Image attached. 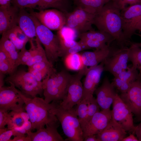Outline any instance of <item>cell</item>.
<instances>
[{
  "label": "cell",
  "instance_id": "cell-1",
  "mask_svg": "<svg viewBox=\"0 0 141 141\" xmlns=\"http://www.w3.org/2000/svg\"><path fill=\"white\" fill-rule=\"evenodd\" d=\"M122 9L116 1L108 2L95 14L93 24L99 31L112 36L119 46H128L132 42L127 40L123 34L121 15Z\"/></svg>",
  "mask_w": 141,
  "mask_h": 141
},
{
  "label": "cell",
  "instance_id": "cell-2",
  "mask_svg": "<svg viewBox=\"0 0 141 141\" xmlns=\"http://www.w3.org/2000/svg\"><path fill=\"white\" fill-rule=\"evenodd\" d=\"M20 95L25 103V109L28 114L32 125L33 130L45 127L46 125L59 122L55 115L50 110L54 106V102H46L42 98L28 97L20 91Z\"/></svg>",
  "mask_w": 141,
  "mask_h": 141
},
{
  "label": "cell",
  "instance_id": "cell-3",
  "mask_svg": "<svg viewBox=\"0 0 141 141\" xmlns=\"http://www.w3.org/2000/svg\"><path fill=\"white\" fill-rule=\"evenodd\" d=\"M73 75L65 70L48 76L43 81L44 99L50 103L53 101H61L67 93Z\"/></svg>",
  "mask_w": 141,
  "mask_h": 141
},
{
  "label": "cell",
  "instance_id": "cell-4",
  "mask_svg": "<svg viewBox=\"0 0 141 141\" xmlns=\"http://www.w3.org/2000/svg\"><path fill=\"white\" fill-rule=\"evenodd\" d=\"M55 101L50 112L60 122L63 133L70 141H83V132L75 109H64Z\"/></svg>",
  "mask_w": 141,
  "mask_h": 141
},
{
  "label": "cell",
  "instance_id": "cell-5",
  "mask_svg": "<svg viewBox=\"0 0 141 141\" xmlns=\"http://www.w3.org/2000/svg\"><path fill=\"white\" fill-rule=\"evenodd\" d=\"M31 15L35 25L37 36L44 47L48 59L53 64L61 57V48L60 38L57 34H54L51 30Z\"/></svg>",
  "mask_w": 141,
  "mask_h": 141
},
{
  "label": "cell",
  "instance_id": "cell-6",
  "mask_svg": "<svg viewBox=\"0 0 141 141\" xmlns=\"http://www.w3.org/2000/svg\"><path fill=\"white\" fill-rule=\"evenodd\" d=\"M5 81L13 84L22 92L33 98L38 95H41L43 92L42 81H37L28 71H15L7 77Z\"/></svg>",
  "mask_w": 141,
  "mask_h": 141
},
{
  "label": "cell",
  "instance_id": "cell-7",
  "mask_svg": "<svg viewBox=\"0 0 141 141\" xmlns=\"http://www.w3.org/2000/svg\"><path fill=\"white\" fill-rule=\"evenodd\" d=\"M88 68L85 66L76 74L73 75L68 86L67 93L59 105L65 109L72 108L81 100L83 94V86L81 80L87 73Z\"/></svg>",
  "mask_w": 141,
  "mask_h": 141
},
{
  "label": "cell",
  "instance_id": "cell-8",
  "mask_svg": "<svg viewBox=\"0 0 141 141\" xmlns=\"http://www.w3.org/2000/svg\"><path fill=\"white\" fill-rule=\"evenodd\" d=\"M0 87V109L6 112L24 111L25 103L20 91L13 84Z\"/></svg>",
  "mask_w": 141,
  "mask_h": 141
},
{
  "label": "cell",
  "instance_id": "cell-9",
  "mask_svg": "<svg viewBox=\"0 0 141 141\" xmlns=\"http://www.w3.org/2000/svg\"><path fill=\"white\" fill-rule=\"evenodd\" d=\"M129 47L120 46L116 44L113 53L104 61V71L115 77L126 70L129 61Z\"/></svg>",
  "mask_w": 141,
  "mask_h": 141
},
{
  "label": "cell",
  "instance_id": "cell-10",
  "mask_svg": "<svg viewBox=\"0 0 141 141\" xmlns=\"http://www.w3.org/2000/svg\"><path fill=\"white\" fill-rule=\"evenodd\" d=\"M95 15L77 7L65 15V26L73 29L78 34L94 30L92 25Z\"/></svg>",
  "mask_w": 141,
  "mask_h": 141
},
{
  "label": "cell",
  "instance_id": "cell-11",
  "mask_svg": "<svg viewBox=\"0 0 141 141\" xmlns=\"http://www.w3.org/2000/svg\"><path fill=\"white\" fill-rule=\"evenodd\" d=\"M121 15L124 36L127 40L131 42L130 39L141 20V2L125 7L121 10Z\"/></svg>",
  "mask_w": 141,
  "mask_h": 141
},
{
  "label": "cell",
  "instance_id": "cell-12",
  "mask_svg": "<svg viewBox=\"0 0 141 141\" xmlns=\"http://www.w3.org/2000/svg\"><path fill=\"white\" fill-rule=\"evenodd\" d=\"M112 118L113 120L126 131L135 134L132 113L118 94L113 103Z\"/></svg>",
  "mask_w": 141,
  "mask_h": 141
},
{
  "label": "cell",
  "instance_id": "cell-13",
  "mask_svg": "<svg viewBox=\"0 0 141 141\" xmlns=\"http://www.w3.org/2000/svg\"><path fill=\"white\" fill-rule=\"evenodd\" d=\"M120 97L135 116V120L141 121V75L131 84L127 91Z\"/></svg>",
  "mask_w": 141,
  "mask_h": 141
},
{
  "label": "cell",
  "instance_id": "cell-14",
  "mask_svg": "<svg viewBox=\"0 0 141 141\" xmlns=\"http://www.w3.org/2000/svg\"><path fill=\"white\" fill-rule=\"evenodd\" d=\"M30 13L51 30L58 31L65 26V15L56 9H43L38 12L32 10Z\"/></svg>",
  "mask_w": 141,
  "mask_h": 141
},
{
  "label": "cell",
  "instance_id": "cell-15",
  "mask_svg": "<svg viewBox=\"0 0 141 141\" xmlns=\"http://www.w3.org/2000/svg\"><path fill=\"white\" fill-rule=\"evenodd\" d=\"M112 118V110H104L98 111L81 127L83 137L96 135L102 132L107 127Z\"/></svg>",
  "mask_w": 141,
  "mask_h": 141
},
{
  "label": "cell",
  "instance_id": "cell-16",
  "mask_svg": "<svg viewBox=\"0 0 141 141\" xmlns=\"http://www.w3.org/2000/svg\"><path fill=\"white\" fill-rule=\"evenodd\" d=\"M104 65L103 61L96 66L88 68L83 85V91L81 100L87 101L93 97V95L104 71Z\"/></svg>",
  "mask_w": 141,
  "mask_h": 141
},
{
  "label": "cell",
  "instance_id": "cell-17",
  "mask_svg": "<svg viewBox=\"0 0 141 141\" xmlns=\"http://www.w3.org/2000/svg\"><path fill=\"white\" fill-rule=\"evenodd\" d=\"M94 93L101 110H110V107L118 94L115 87L107 77H105L102 85L97 88Z\"/></svg>",
  "mask_w": 141,
  "mask_h": 141
},
{
  "label": "cell",
  "instance_id": "cell-18",
  "mask_svg": "<svg viewBox=\"0 0 141 141\" xmlns=\"http://www.w3.org/2000/svg\"><path fill=\"white\" fill-rule=\"evenodd\" d=\"M58 126L59 122L47 124L46 128L39 129L35 132H29L27 134L31 141H64L57 131Z\"/></svg>",
  "mask_w": 141,
  "mask_h": 141
},
{
  "label": "cell",
  "instance_id": "cell-19",
  "mask_svg": "<svg viewBox=\"0 0 141 141\" xmlns=\"http://www.w3.org/2000/svg\"><path fill=\"white\" fill-rule=\"evenodd\" d=\"M115 47L110 44L106 48L83 52L81 54L85 66L90 68L97 65L113 53Z\"/></svg>",
  "mask_w": 141,
  "mask_h": 141
},
{
  "label": "cell",
  "instance_id": "cell-20",
  "mask_svg": "<svg viewBox=\"0 0 141 141\" xmlns=\"http://www.w3.org/2000/svg\"><path fill=\"white\" fill-rule=\"evenodd\" d=\"M19 9L13 5L0 7V33L2 34L18 25Z\"/></svg>",
  "mask_w": 141,
  "mask_h": 141
},
{
  "label": "cell",
  "instance_id": "cell-21",
  "mask_svg": "<svg viewBox=\"0 0 141 141\" xmlns=\"http://www.w3.org/2000/svg\"><path fill=\"white\" fill-rule=\"evenodd\" d=\"M127 133L112 118L103 130L96 135L99 141H122Z\"/></svg>",
  "mask_w": 141,
  "mask_h": 141
},
{
  "label": "cell",
  "instance_id": "cell-22",
  "mask_svg": "<svg viewBox=\"0 0 141 141\" xmlns=\"http://www.w3.org/2000/svg\"><path fill=\"white\" fill-rule=\"evenodd\" d=\"M17 25L30 39H34L37 36L36 26L32 15L25 9H19Z\"/></svg>",
  "mask_w": 141,
  "mask_h": 141
},
{
  "label": "cell",
  "instance_id": "cell-23",
  "mask_svg": "<svg viewBox=\"0 0 141 141\" xmlns=\"http://www.w3.org/2000/svg\"><path fill=\"white\" fill-rule=\"evenodd\" d=\"M33 39H30L29 41L31 48L32 49L33 54L30 60L25 64L30 67L36 63L48 60L47 57L45 50L42 47L41 44L37 36L34 39L36 43L35 45Z\"/></svg>",
  "mask_w": 141,
  "mask_h": 141
},
{
  "label": "cell",
  "instance_id": "cell-24",
  "mask_svg": "<svg viewBox=\"0 0 141 141\" xmlns=\"http://www.w3.org/2000/svg\"><path fill=\"white\" fill-rule=\"evenodd\" d=\"M115 0H73L77 7L95 14L108 2Z\"/></svg>",
  "mask_w": 141,
  "mask_h": 141
},
{
  "label": "cell",
  "instance_id": "cell-25",
  "mask_svg": "<svg viewBox=\"0 0 141 141\" xmlns=\"http://www.w3.org/2000/svg\"><path fill=\"white\" fill-rule=\"evenodd\" d=\"M78 37L80 40L90 39L96 40L110 45L115 40L114 38L109 33L94 30L88 31L80 34Z\"/></svg>",
  "mask_w": 141,
  "mask_h": 141
},
{
  "label": "cell",
  "instance_id": "cell-26",
  "mask_svg": "<svg viewBox=\"0 0 141 141\" xmlns=\"http://www.w3.org/2000/svg\"><path fill=\"white\" fill-rule=\"evenodd\" d=\"M0 41V48L2 49L14 62L17 68L19 52L13 44L3 34Z\"/></svg>",
  "mask_w": 141,
  "mask_h": 141
},
{
  "label": "cell",
  "instance_id": "cell-27",
  "mask_svg": "<svg viewBox=\"0 0 141 141\" xmlns=\"http://www.w3.org/2000/svg\"><path fill=\"white\" fill-rule=\"evenodd\" d=\"M64 63L68 69L78 71L85 67L81 55L79 53L70 54L64 57Z\"/></svg>",
  "mask_w": 141,
  "mask_h": 141
},
{
  "label": "cell",
  "instance_id": "cell-28",
  "mask_svg": "<svg viewBox=\"0 0 141 141\" xmlns=\"http://www.w3.org/2000/svg\"><path fill=\"white\" fill-rule=\"evenodd\" d=\"M17 68L4 51L0 48V72L4 74L11 75Z\"/></svg>",
  "mask_w": 141,
  "mask_h": 141
},
{
  "label": "cell",
  "instance_id": "cell-29",
  "mask_svg": "<svg viewBox=\"0 0 141 141\" xmlns=\"http://www.w3.org/2000/svg\"><path fill=\"white\" fill-rule=\"evenodd\" d=\"M129 60L141 74V48L132 43L129 47Z\"/></svg>",
  "mask_w": 141,
  "mask_h": 141
},
{
  "label": "cell",
  "instance_id": "cell-30",
  "mask_svg": "<svg viewBox=\"0 0 141 141\" xmlns=\"http://www.w3.org/2000/svg\"><path fill=\"white\" fill-rule=\"evenodd\" d=\"M11 3L19 9L28 8L36 9L39 10L44 9L41 0H11Z\"/></svg>",
  "mask_w": 141,
  "mask_h": 141
},
{
  "label": "cell",
  "instance_id": "cell-31",
  "mask_svg": "<svg viewBox=\"0 0 141 141\" xmlns=\"http://www.w3.org/2000/svg\"><path fill=\"white\" fill-rule=\"evenodd\" d=\"M31 68L39 71L44 79L57 72L53 64L48 60L36 63L30 66Z\"/></svg>",
  "mask_w": 141,
  "mask_h": 141
},
{
  "label": "cell",
  "instance_id": "cell-32",
  "mask_svg": "<svg viewBox=\"0 0 141 141\" xmlns=\"http://www.w3.org/2000/svg\"><path fill=\"white\" fill-rule=\"evenodd\" d=\"M141 75L138 70L132 66L131 67L128 66L126 70L122 71L117 76L124 81L132 83Z\"/></svg>",
  "mask_w": 141,
  "mask_h": 141
},
{
  "label": "cell",
  "instance_id": "cell-33",
  "mask_svg": "<svg viewBox=\"0 0 141 141\" xmlns=\"http://www.w3.org/2000/svg\"><path fill=\"white\" fill-rule=\"evenodd\" d=\"M11 112L12 116L7 124V128L9 129L18 130L22 127L25 121L20 115V112L13 111Z\"/></svg>",
  "mask_w": 141,
  "mask_h": 141
},
{
  "label": "cell",
  "instance_id": "cell-34",
  "mask_svg": "<svg viewBox=\"0 0 141 141\" xmlns=\"http://www.w3.org/2000/svg\"><path fill=\"white\" fill-rule=\"evenodd\" d=\"M75 109L81 127L86 119L87 112V105L86 101L83 99L77 105Z\"/></svg>",
  "mask_w": 141,
  "mask_h": 141
},
{
  "label": "cell",
  "instance_id": "cell-35",
  "mask_svg": "<svg viewBox=\"0 0 141 141\" xmlns=\"http://www.w3.org/2000/svg\"><path fill=\"white\" fill-rule=\"evenodd\" d=\"M87 105V115L86 119L83 125V127L97 112L100 111V107L96 99L93 97L92 98L86 101Z\"/></svg>",
  "mask_w": 141,
  "mask_h": 141
},
{
  "label": "cell",
  "instance_id": "cell-36",
  "mask_svg": "<svg viewBox=\"0 0 141 141\" xmlns=\"http://www.w3.org/2000/svg\"><path fill=\"white\" fill-rule=\"evenodd\" d=\"M77 33L73 29L64 26L58 31L57 34L61 39L75 40Z\"/></svg>",
  "mask_w": 141,
  "mask_h": 141
},
{
  "label": "cell",
  "instance_id": "cell-37",
  "mask_svg": "<svg viewBox=\"0 0 141 141\" xmlns=\"http://www.w3.org/2000/svg\"><path fill=\"white\" fill-rule=\"evenodd\" d=\"M25 136L15 129H9L7 128L0 129V141H10L12 136Z\"/></svg>",
  "mask_w": 141,
  "mask_h": 141
},
{
  "label": "cell",
  "instance_id": "cell-38",
  "mask_svg": "<svg viewBox=\"0 0 141 141\" xmlns=\"http://www.w3.org/2000/svg\"><path fill=\"white\" fill-rule=\"evenodd\" d=\"M87 47L88 49H95L96 50L106 48L110 45L99 40L90 39L79 40Z\"/></svg>",
  "mask_w": 141,
  "mask_h": 141
},
{
  "label": "cell",
  "instance_id": "cell-39",
  "mask_svg": "<svg viewBox=\"0 0 141 141\" xmlns=\"http://www.w3.org/2000/svg\"><path fill=\"white\" fill-rule=\"evenodd\" d=\"M3 34H4L13 44L17 50H20L25 47L27 43L19 40L17 37L12 28Z\"/></svg>",
  "mask_w": 141,
  "mask_h": 141
},
{
  "label": "cell",
  "instance_id": "cell-40",
  "mask_svg": "<svg viewBox=\"0 0 141 141\" xmlns=\"http://www.w3.org/2000/svg\"><path fill=\"white\" fill-rule=\"evenodd\" d=\"M33 50L31 48L27 50L26 47H24L20 50L19 52L17 66L19 65H24L28 61L32 56Z\"/></svg>",
  "mask_w": 141,
  "mask_h": 141
},
{
  "label": "cell",
  "instance_id": "cell-41",
  "mask_svg": "<svg viewBox=\"0 0 141 141\" xmlns=\"http://www.w3.org/2000/svg\"><path fill=\"white\" fill-rule=\"evenodd\" d=\"M44 9L52 8L61 9L64 4V0H41Z\"/></svg>",
  "mask_w": 141,
  "mask_h": 141
},
{
  "label": "cell",
  "instance_id": "cell-42",
  "mask_svg": "<svg viewBox=\"0 0 141 141\" xmlns=\"http://www.w3.org/2000/svg\"><path fill=\"white\" fill-rule=\"evenodd\" d=\"M12 116L11 112L9 113L0 109V129L5 128Z\"/></svg>",
  "mask_w": 141,
  "mask_h": 141
},
{
  "label": "cell",
  "instance_id": "cell-43",
  "mask_svg": "<svg viewBox=\"0 0 141 141\" xmlns=\"http://www.w3.org/2000/svg\"><path fill=\"white\" fill-rule=\"evenodd\" d=\"M28 71L38 81L41 82L44 79L41 73L39 71L29 67H28Z\"/></svg>",
  "mask_w": 141,
  "mask_h": 141
},
{
  "label": "cell",
  "instance_id": "cell-44",
  "mask_svg": "<svg viewBox=\"0 0 141 141\" xmlns=\"http://www.w3.org/2000/svg\"><path fill=\"white\" fill-rule=\"evenodd\" d=\"M121 6L122 9L127 4L130 5L141 2V0H115Z\"/></svg>",
  "mask_w": 141,
  "mask_h": 141
},
{
  "label": "cell",
  "instance_id": "cell-45",
  "mask_svg": "<svg viewBox=\"0 0 141 141\" xmlns=\"http://www.w3.org/2000/svg\"><path fill=\"white\" fill-rule=\"evenodd\" d=\"M10 141H31L30 138L27 136H15Z\"/></svg>",
  "mask_w": 141,
  "mask_h": 141
},
{
  "label": "cell",
  "instance_id": "cell-46",
  "mask_svg": "<svg viewBox=\"0 0 141 141\" xmlns=\"http://www.w3.org/2000/svg\"><path fill=\"white\" fill-rule=\"evenodd\" d=\"M135 133L139 141H141V121L138 125L136 126Z\"/></svg>",
  "mask_w": 141,
  "mask_h": 141
},
{
  "label": "cell",
  "instance_id": "cell-47",
  "mask_svg": "<svg viewBox=\"0 0 141 141\" xmlns=\"http://www.w3.org/2000/svg\"><path fill=\"white\" fill-rule=\"evenodd\" d=\"M11 0H0V7L6 8L10 6Z\"/></svg>",
  "mask_w": 141,
  "mask_h": 141
},
{
  "label": "cell",
  "instance_id": "cell-48",
  "mask_svg": "<svg viewBox=\"0 0 141 141\" xmlns=\"http://www.w3.org/2000/svg\"><path fill=\"white\" fill-rule=\"evenodd\" d=\"M84 141H99L96 135H90L85 137L84 140Z\"/></svg>",
  "mask_w": 141,
  "mask_h": 141
},
{
  "label": "cell",
  "instance_id": "cell-49",
  "mask_svg": "<svg viewBox=\"0 0 141 141\" xmlns=\"http://www.w3.org/2000/svg\"><path fill=\"white\" fill-rule=\"evenodd\" d=\"M134 134H130L129 136L126 137L123 139L122 141H138L137 137H136Z\"/></svg>",
  "mask_w": 141,
  "mask_h": 141
},
{
  "label": "cell",
  "instance_id": "cell-50",
  "mask_svg": "<svg viewBox=\"0 0 141 141\" xmlns=\"http://www.w3.org/2000/svg\"><path fill=\"white\" fill-rule=\"evenodd\" d=\"M20 113L25 121L30 120V118L28 113L24 111L20 112Z\"/></svg>",
  "mask_w": 141,
  "mask_h": 141
},
{
  "label": "cell",
  "instance_id": "cell-51",
  "mask_svg": "<svg viewBox=\"0 0 141 141\" xmlns=\"http://www.w3.org/2000/svg\"><path fill=\"white\" fill-rule=\"evenodd\" d=\"M0 73V87H1L4 86V74L1 73Z\"/></svg>",
  "mask_w": 141,
  "mask_h": 141
},
{
  "label": "cell",
  "instance_id": "cell-52",
  "mask_svg": "<svg viewBox=\"0 0 141 141\" xmlns=\"http://www.w3.org/2000/svg\"><path fill=\"white\" fill-rule=\"evenodd\" d=\"M136 31L138 30L140 32H141V20L137 25L136 27Z\"/></svg>",
  "mask_w": 141,
  "mask_h": 141
},
{
  "label": "cell",
  "instance_id": "cell-53",
  "mask_svg": "<svg viewBox=\"0 0 141 141\" xmlns=\"http://www.w3.org/2000/svg\"><path fill=\"white\" fill-rule=\"evenodd\" d=\"M134 43L137 45L141 48V42L140 43Z\"/></svg>",
  "mask_w": 141,
  "mask_h": 141
}]
</instances>
